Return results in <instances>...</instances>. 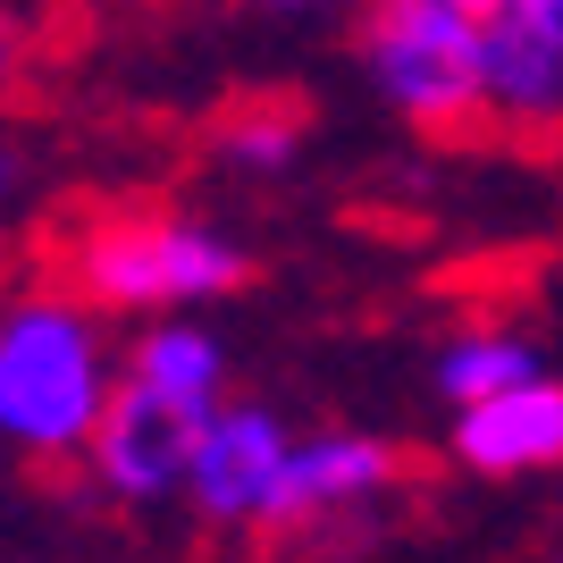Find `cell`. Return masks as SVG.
Returning <instances> with one entry per match:
<instances>
[{
  "mask_svg": "<svg viewBox=\"0 0 563 563\" xmlns=\"http://www.w3.org/2000/svg\"><path fill=\"white\" fill-rule=\"evenodd\" d=\"M404 479V446L396 438H371V429H329V438H303L286 454V479L269 496V530H303V521L329 514H362L371 496H387Z\"/></svg>",
  "mask_w": 563,
  "mask_h": 563,
  "instance_id": "cell-6",
  "label": "cell"
},
{
  "mask_svg": "<svg viewBox=\"0 0 563 563\" xmlns=\"http://www.w3.org/2000/svg\"><path fill=\"white\" fill-rule=\"evenodd\" d=\"M85 463H93V479L118 496V505H161V496L186 488L194 429L177 421L161 396H143L135 378H118V396H110V412H101Z\"/></svg>",
  "mask_w": 563,
  "mask_h": 563,
  "instance_id": "cell-7",
  "label": "cell"
},
{
  "mask_svg": "<svg viewBox=\"0 0 563 563\" xmlns=\"http://www.w3.org/2000/svg\"><path fill=\"white\" fill-rule=\"evenodd\" d=\"M0 194H9V161H0Z\"/></svg>",
  "mask_w": 563,
  "mask_h": 563,
  "instance_id": "cell-13",
  "label": "cell"
},
{
  "mask_svg": "<svg viewBox=\"0 0 563 563\" xmlns=\"http://www.w3.org/2000/svg\"><path fill=\"white\" fill-rule=\"evenodd\" d=\"M278 9H320V0H278Z\"/></svg>",
  "mask_w": 563,
  "mask_h": 563,
  "instance_id": "cell-12",
  "label": "cell"
},
{
  "mask_svg": "<svg viewBox=\"0 0 563 563\" xmlns=\"http://www.w3.org/2000/svg\"><path fill=\"white\" fill-rule=\"evenodd\" d=\"M286 454H295V438H286V421L269 404H219L211 421L194 429L186 496L211 521H261L286 479Z\"/></svg>",
  "mask_w": 563,
  "mask_h": 563,
  "instance_id": "cell-5",
  "label": "cell"
},
{
  "mask_svg": "<svg viewBox=\"0 0 563 563\" xmlns=\"http://www.w3.org/2000/svg\"><path fill=\"white\" fill-rule=\"evenodd\" d=\"M126 378L143 396H161L186 429H202L228 404V345L211 329H194V320H152L126 353Z\"/></svg>",
  "mask_w": 563,
  "mask_h": 563,
  "instance_id": "cell-9",
  "label": "cell"
},
{
  "mask_svg": "<svg viewBox=\"0 0 563 563\" xmlns=\"http://www.w3.org/2000/svg\"><path fill=\"white\" fill-rule=\"evenodd\" d=\"M244 269H253L244 244L186 211H126V219H101L76 244V295L101 311H152V320H177L186 303L235 295Z\"/></svg>",
  "mask_w": 563,
  "mask_h": 563,
  "instance_id": "cell-2",
  "label": "cell"
},
{
  "mask_svg": "<svg viewBox=\"0 0 563 563\" xmlns=\"http://www.w3.org/2000/svg\"><path fill=\"white\" fill-rule=\"evenodd\" d=\"M362 68L412 126H463L488 110L479 93V25L463 0H371L362 18Z\"/></svg>",
  "mask_w": 563,
  "mask_h": 563,
  "instance_id": "cell-3",
  "label": "cell"
},
{
  "mask_svg": "<svg viewBox=\"0 0 563 563\" xmlns=\"http://www.w3.org/2000/svg\"><path fill=\"white\" fill-rule=\"evenodd\" d=\"M479 25V93L514 126H563V0H463Z\"/></svg>",
  "mask_w": 563,
  "mask_h": 563,
  "instance_id": "cell-4",
  "label": "cell"
},
{
  "mask_svg": "<svg viewBox=\"0 0 563 563\" xmlns=\"http://www.w3.org/2000/svg\"><path fill=\"white\" fill-rule=\"evenodd\" d=\"M429 378H438V396L454 404V412H471V404H496L514 396V387H530L539 371V345L514 329H471L454 336V345H438V362H429Z\"/></svg>",
  "mask_w": 563,
  "mask_h": 563,
  "instance_id": "cell-10",
  "label": "cell"
},
{
  "mask_svg": "<svg viewBox=\"0 0 563 563\" xmlns=\"http://www.w3.org/2000/svg\"><path fill=\"white\" fill-rule=\"evenodd\" d=\"M454 463L479 471V479H530V471L563 463V378H530L496 404H471L454 412Z\"/></svg>",
  "mask_w": 563,
  "mask_h": 563,
  "instance_id": "cell-8",
  "label": "cell"
},
{
  "mask_svg": "<svg viewBox=\"0 0 563 563\" xmlns=\"http://www.w3.org/2000/svg\"><path fill=\"white\" fill-rule=\"evenodd\" d=\"M303 135H311L303 101H235V110L211 126V152L228 168H244V177H278V168H295Z\"/></svg>",
  "mask_w": 563,
  "mask_h": 563,
  "instance_id": "cell-11",
  "label": "cell"
},
{
  "mask_svg": "<svg viewBox=\"0 0 563 563\" xmlns=\"http://www.w3.org/2000/svg\"><path fill=\"white\" fill-rule=\"evenodd\" d=\"M118 378L93 311L68 295H25L0 311V438L25 454L93 446Z\"/></svg>",
  "mask_w": 563,
  "mask_h": 563,
  "instance_id": "cell-1",
  "label": "cell"
}]
</instances>
